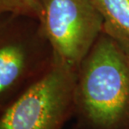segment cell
<instances>
[{"label": "cell", "mask_w": 129, "mask_h": 129, "mask_svg": "<svg viewBox=\"0 0 129 129\" xmlns=\"http://www.w3.org/2000/svg\"><path fill=\"white\" fill-rule=\"evenodd\" d=\"M78 129H129V53L103 33L78 68Z\"/></svg>", "instance_id": "obj_1"}, {"label": "cell", "mask_w": 129, "mask_h": 129, "mask_svg": "<svg viewBox=\"0 0 129 129\" xmlns=\"http://www.w3.org/2000/svg\"><path fill=\"white\" fill-rule=\"evenodd\" d=\"M53 61L39 21L13 13L0 15V112L37 82Z\"/></svg>", "instance_id": "obj_2"}, {"label": "cell", "mask_w": 129, "mask_h": 129, "mask_svg": "<svg viewBox=\"0 0 129 129\" xmlns=\"http://www.w3.org/2000/svg\"><path fill=\"white\" fill-rule=\"evenodd\" d=\"M77 74L53 58L46 73L0 112V129H62L74 116Z\"/></svg>", "instance_id": "obj_3"}, {"label": "cell", "mask_w": 129, "mask_h": 129, "mask_svg": "<svg viewBox=\"0 0 129 129\" xmlns=\"http://www.w3.org/2000/svg\"><path fill=\"white\" fill-rule=\"evenodd\" d=\"M40 25L53 58L78 69L100 35L103 21L91 0H41Z\"/></svg>", "instance_id": "obj_4"}, {"label": "cell", "mask_w": 129, "mask_h": 129, "mask_svg": "<svg viewBox=\"0 0 129 129\" xmlns=\"http://www.w3.org/2000/svg\"><path fill=\"white\" fill-rule=\"evenodd\" d=\"M103 21V33L129 53V0H91Z\"/></svg>", "instance_id": "obj_5"}, {"label": "cell", "mask_w": 129, "mask_h": 129, "mask_svg": "<svg viewBox=\"0 0 129 129\" xmlns=\"http://www.w3.org/2000/svg\"><path fill=\"white\" fill-rule=\"evenodd\" d=\"M42 12L41 0H0V15L13 13L40 21Z\"/></svg>", "instance_id": "obj_6"}, {"label": "cell", "mask_w": 129, "mask_h": 129, "mask_svg": "<svg viewBox=\"0 0 129 129\" xmlns=\"http://www.w3.org/2000/svg\"><path fill=\"white\" fill-rule=\"evenodd\" d=\"M72 129H78V127H76V128H72Z\"/></svg>", "instance_id": "obj_7"}]
</instances>
